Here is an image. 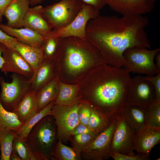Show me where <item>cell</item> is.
<instances>
[{
	"mask_svg": "<svg viewBox=\"0 0 160 160\" xmlns=\"http://www.w3.org/2000/svg\"><path fill=\"white\" fill-rule=\"evenodd\" d=\"M155 59L156 63H155L156 67L158 71L160 72V53L158 52L156 55Z\"/></svg>",
	"mask_w": 160,
	"mask_h": 160,
	"instance_id": "b9f144b4",
	"label": "cell"
},
{
	"mask_svg": "<svg viewBox=\"0 0 160 160\" xmlns=\"http://www.w3.org/2000/svg\"><path fill=\"white\" fill-rule=\"evenodd\" d=\"M57 127L52 115L40 120L32 129L26 141L33 152L40 153L47 159L52 160L53 148L56 142Z\"/></svg>",
	"mask_w": 160,
	"mask_h": 160,
	"instance_id": "3957f363",
	"label": "cell"
},
{
	"mask_svg": "<svg viewBox=\"0 0 160 160\" xmlns=\"http://www.w3.org/2000/svg\"><path fill=\"white\" fill-rule=\"evenodd\" d=\"M4 63L1 71L7 74L12 72L17 73L30 79L34 70L29 64L16 50L6 48L2 53Z\"/></svg>",
	"mask_w": 160,
	"mask_h": 160,
	"instance_id": "4fadbf2b",
	"label": "cell"
},
{
	"mask_svg": "<svg viewBox=\"0 0 160 160\" xmlns=\"http://www.w3.org/2000/svg\"><path fill=\"white\" fill-rule=\"evenodd\" d=\"M55 101L49 103L42 110L23 124L19 129L15 132L16 136L26 141L27 138L33 127L42 119L47 116L51 115V109Z\"/></svg>",
	"mask_w": 160,
	"mask_h": 160,
	"instance_id": "603a6c76",
	"label": "cell"
},
{
	"mask_svg": "<svg viewBox=\"0 0 160 160\" xmlns=\"http://www.w3.org/2000/svg\"><path fill=\"white\" fill-rule=\"evenodd\" d=\"M12 152L18 155L22 160H30L33 153L26 141L21 139L16 135L13 141Z\"/></svg>",
	"mask_w": 160,
	"mask_h": 160,
	"instance_id": "f546056e",
	"label": "cell"
},
{
	"mask_svg": "<svg viewBox=\"0 0 160 160\" xmlns=\"http://www.w3.org/2000/svg\"><path fill=\"white\" fill-rule=\"evenodd\" d=\"M57 79L55 78L41 87L36 93L39 111L55 101L58 93Z\"/></svg>",
	"mask_w": 160,
	"mask_h": 160,
	"instance_id": "44dd1931",
	"label": "cell"
},
{
	"mask_svg": "<svg viewBox=\"0 0 160 160\" xmlns=\"http://www.w3.org/2000/svg\"><path fill=\"white\" fill-rule=\"evenodd\" d=\"M51 61L44 60L40 66L34 71L29 80L30 90L36 92L53 79V66Z\"/></svg>",
	"mask_w": 160,
	"mask_h": 160,
	"instance_id": "ffe728a7",
	"label": "cell"
},
{
	"mask_svg": "<svg viewBox=\"0 0 160 160\" xmlns=\"http://www.w3.org/2000/svg\"><path fill=\"white\" fill-rule=\"evenodd\" d=\"M117 120L112 122L94 139L88 148L81 154L87 160H105L110 158L111 144Z\"/></svg>",
	"mask_w": 160,
	"mask_h": 160,
	"instance_id": "30bf717a",
	"label": "cell"
},
{
	"mask_svg": "<svg viewBox=\"0 0 160 160\" xmlns=\"http://www.w3.org/2000/svg\"><path fill=\"white\" fill-rule=\"evenodd\" d=\"M60 38L44 37L41 47L44 60L51 61L56 56L59 47Z\"/></svg>",
	"mask_w": 160,
	"mask_h": 160,
	"instance_id": "83f0119b",
	"label": "cell"
},
{
	"mask_svg": "<svg viewBox=\"0 0 160 160\" xmlns=\"http://www.w3.org/2000/svg\"><path fill=\"white\" fill-rule=\"evenodd\" d=\"M135 132L127 124L122 116L117 120L113 133L111 151L133 156V140Z\"/></svg>",
	"mask_w": 160,
	"mask_h": 160,
	"instance_id": "8fae6325",
	"label": "cell"
},
{
	"mask_svg": "<svg viewBox=\"0 0 160 160\" xmlns=\"http://www.w3.org/2000/svg\"><path fill=\"white\" fill-rule=\"evenodd\" d=\"M85 4L90 5L100 10L106 5L105 0H81Z\"/></svg>",
	"mask_w": 160,
	"mask_h": 160,
	"instance_id": "74e56055",
	"label": "cell"
},
{
	"mask_svg": "<svg viewBox=\"0 0 160 160\" xmlns=\"http://www.w3.org/2000/svg\"><path fill=\"white\" fill-rule=\"evenodd\" d=\"M43 7L41 5L30 7L24 17L23 27L29 28L44 37L52 29L42 15Z\"/></svg>",
	"mask_w": 160,
	"mask_h": 160,
	"instance_id": "9a60e30c",
	"label": "cell"
},
{
	"mask_svg": "<svg viewBox=\"0 0 160 160\" xmlns=\"http://www.w3.org/2000/svg\"><path fill=\"white\" fill-rule=\"evenodd\" d=\"M16 136L11 130L0 131V145L1 160H9L12 151L14 139Z\"/></svg>",
	"mask_w": 160,
	"mask_h": 160,
	"instance_id": "4316f807",
	"label": "cell"
},
{
	"mask_svg": "<svg viewBox=\"0 0 160 160\" xmlns=\"http://www.w3.org/2000/svg\"><path fill=\"white\" fill-rule=\"evenodd\" d=\"M148 111L136 106H126L122 116L130 128L135 132L147 125Z\"/></svg>",
	"mask_w": 160,
	"mask_h": 160,
	"instance_id": "d6986e66",
	"label": "cell"
},
{
	"mask_svg": "<svg viewBox=\"0 0 160 160\" xmlns=\"http://www.w3.org/2000/svg\"><path fill=\"white\" fill-rule=\"evenodd\" d=\"M148 18L141 15L102 16L90 20L86 38L100 51L110 65L124 67L123 53L133 47L151 49L145 28Z\"/></svg>",
	"mask_w": 160,
	"mask_h": 160,
	"instance_id": "6da1fadb",
	"label": "cell"
},
{
	"mask_svg": "<svg viewBox=\"0 0 160 160\" xmlns=\"http://www.w3.org/2000/svg\"><path fill=\"white\" fill-rule=\"evenodd\" d=\"M160 51L157 48L154 49L145 48L133 47L126 49L123 53L125 62L124 68L139 74L153 76L160 72L154 63L156 54Z\"/></svg>",
	"mask_w": 160,
	"mask_h": 160,
	"instance_id": "5b68a950",
	"label": "cell"
},
{
	"mask_svg": "<svg viewBox=\"0 0 160 160\" xmlns=\"http://www.w3.org/2000/svg\"><path fill=\"white\" fill-rule=\"evenodd\" d=\"M156 102L153 87L143 76L131 78L127 95L126 106H136L148 110Z\"/></svg>",
	"mask_w": 160,
	"mask_h": 160,
	"instance_id": "9c48e42d",
	"label": "cell"
},
{
	"mask_svg": "<svg viewBox=\"0 0 160 160\" xmlns=\"http://www.w3.org/2000/svg\"><path fill=\"white\" fill-rule=\"evenodd\" d=\"M81 105L78 103L67 106L53 105L51 115L57 127V140H69L72 132L80 123L78 112Z\"/></svg>",
	"mask_w": 160,
	"mask_h": 160,
	"instance_id": "8992f818",
	"label": "cell"
},
{
	"mask_svg": "<svg viewBox=\"0 0 160 160\" xmlns=\"http://www.w3.org/2000/svg\"><path fill=\"white\" fill-rule=\"evenodd\" d=\"M30 5L32 7L36 5L41 3L43 0H29Z\"/></svg>",
	"mask_w": 160,
	"mask_h": 160,
	"instance_id": "ee69618b",
	"label": "cell"
},
{
	"mask_svg": "<svg viewBox=\"0 0 160 160\" xmlns=\"http://www.w3.org/2000/svg\"><path fill=\"white\" fill-rule=\"evenodd\" d=\"M30 160H47L41 154L36 152H33Z\"/></svg>",
	"mask_w": 160,
	"mask_h": 160,
	"instance_id": "ab89813d",
	"label": "cell"
},
{
	"mask_svg": "<svg viewBox=\"0 0 160 160\" xmlns=\"http://www.w3.org/2000/svg\"><path fill=\"white\" fill-rule=\"evenodd\" d=\"M100 133L92 129L87 126L79 123L72 133L71 135L79 134H86L96 137Z\"/></svg>",
	"mask_w": 160,
	"mask_h": 160,
	"instance_id": "8d00e7d4",
	"label": "cell"
},
{
	"mask_svg": "<svg viewBox=\"0 0 160 160\" xmlns=\"http://www.w3.org/2000/svg\"><path fill=\"white\" fill-rule=\"evenodd\" d=\"M29 0H14L6 8L4 13L7 25L12 28L23 27L25 15L30 8Z\"/></svg>",
	"mask_w": 160,
	"mask_h": 160,
	"instance_id": "2e32d148",
	"label": "cell"
},
{
	"mask_svg": "<svg viewBox=\"0 0 160 160\" xmlns=\"http://www.w3.org/2000/svg\"><path fill=\"white\" fill-rule=\"evenodd\" d=\"M160 142V128L146 125L135 132L134 150L137 154L149 156L152 148Z\"/></svg>",
	"mask_w": 160,
	"mask_h": 160,
	"instance_id": "5bb4252c",
	"label": "cell"
},
{
	"mask_svg": "<svg viewBox=\"0 0 160 160\" xmlns=\"http://www.w3.org/2000/svg\"><path fill=\"white\" fill-rule=\"evenodd\" d=\"M158 0H105L113 11L122 16L143 15L152 12Z\"/></svg>",
	"mask_w": 160,
	"mask_h": 160,
	"instance_id": "7c38bea8",
	"label": "cell"
},
{
	"mask_svg": "<svg viewBox=\"0 0 160 160\" xmlns=\"http://www.w3.org/2000/svg\"><path fill=\"white\" fill-rule=\"evenodd\" d=\"M23 124L16 115L7 110L0 101V131L11 130L15 132Z\"/></svg>",
	"mask_w": 160,
	"mask_h": 160,
	"instance_id": "d4e9b609",
	"label": "cell"
},
{
	"mask_svg": "<svg viewBox=\"0 0 160 160\" xmlns=\"http://www.w3.org/2000/svg\"><path fill=\"white\" fill-rule=\"evenodd\" d=\"M85 4L81 0H61L43 7L42 14L52 30L59 29L69 24Z\"/></svg>",
	"mask_w": 160,
	"mask_h": 160,
	"instance_id": "277c9868",
	"label": "cell"
},
{
	"mask_svg": "<svg viewBox=\"0 0 160 160\" xmlns=\"http://www.w3.org/2000/svg\"><path fill=\"white\" fill-rule=\"evenodd\" d=\"M78 89L75 85L67 84L60 82L59 93L54 104L70 105L77 103Z\"/></svg>",
	"mask_w": 160,
	"mask_h": 160,
	"instance_id": "cb8c5ba5",
	"label": "cell"
},
{
	"mask_svg": "<svg viewBox=\"0 0 160 160\" xmlns=\"http://www.w3.org/2000/svg\"><path fill=\"white\" fill-rule=\"evenodd\" d=\"M52 160H81V155L73 148L64 144L59 140L55 145L52 154Z\"/></svg>",
	"mask_w": 160,
	"mask_h": 160,
	"instance_id": "484cf974",
	"label": "cell"
},
{
	"mask_svg": "<svg viewBox=\"0 0 160 160\" xmlns=\"http://www.w3.org/2000/svg\"><path fill=\"white\" fill-rule=\"evenodd\" d=\"M95 138L88 134H79L71 135L69 140L72 147L81 154L88 148Z\"/></svg>",
	"mask_w": 160,
	"mask_h": 160,
	"instance_id": "f1b7e54d",
	"label": "cell"
},
{
	"mask_svg": "<svg viewBox=\"0 0 160 160\" xmlns=\"http://www.w3.org/2000/svg\"><path fill=\"white\" fill-rule=\"evenodd\" d=\"M100 15L99 10L85 4L74 19L66 27L52 30L46 36L64 38L75 37L86 38V29L88 22Z\"/></svg>",
	"mask_w": 160,
	"mask_h": 160,
	"instance_id": "ba28073f",
	"label": "cell"
},
{
	"mask_svg": "<svg viewBox=\"0 0 160 160\" xmlns=\"http://www.w3.org/2000/svg\"><path fill=\"white\" fill-rule=\"evenodd\" d=\"M11 111L23 124L39 111L36 92L30 90Z\"/></svg>",
	"mask_w": 160,
	"mask_h": 160,
	"instance_id": "ac0fdd59",
	"label": "cell"
},
{
	"mask_svg": "<svg viewBox=\"0 0 160 160\" xmlns=\"http://www.w3.org/2000/svg\"><path fill=\"white\" fill-rule=\"evenodd\" d=\"M0 28L19 41L34 47L41 48L44 40L43 36L28 28H12L1 23Z\"/></svg>",
	"mask_w": 160,
	"mask_h": 160,
	"instance_id": "e0dca14e",
	"label": "cell"
},
{
	"mask_svg": "<svg viewBox=\"0 0 160 160\" xmlns=\"http://www.w3.org/2000/svg\"><path fill=\"white\" fill-rule=\"evenodd\" d=\"M143 77L152 84L154 90L156 102L160 103V73L155 75Z\"/></svg>",
	"mask_w": 160,
	"mask_h": 160,
	"instance_id": "836d02e7",
	"label": "cell"
},
{
	"mask_svg": "<svg viewBox=\"0 0 160 160\" xmlns=\"http://www.w3.org/2000/svg\"><path fill=\"white\" fill-rule=\"evenodd\" d=\"M147 110V125L160 128V103L156 102Z\"/></svg>",
	"mask_w": 160,
	"mask_h": 160,
	"instance_id": "1f68e13d",
	"label": "cell"
},
{
	"mask_svg": "<svg viewBox=\"0 0 160 160\" xmlns=\"http://www.w3.org/2000/svg\"><path fill=\"white\" fill-rule=\"evenodd\" d=\"M110 124L104 121L96 111L90 108V114L87 125L89 128L100 133Z\"/></svg>",
	"mask_w": 160,
	"mask_h": 160,
	"instance_id": "4dcf8cb0",
	"label": "cell"
},
{
	"mask_svg": "<svg viewBox=\"0 0 160 160\" xmlns=\"http://www.w3.org/2000/svg\"><path fill=\"white\" fill-rule=\"evenodd\" d=\"M109 156L115 160H148L149 156L137 154L133 156L122 154L117 152L111 151Z\"/></svg>",
	"mask_w": 160,
	"mask_h": 160,
	"instance_id": "d6a6232c",
	"label": "cell"
},
{
	"mask_svg": "<svg viewBox=\"0 0 160 160\" xmlns=\"http://www.w3.org/2000/svg\"><path fill=\"white\" fill-rule=\"evenodd\" d=\"M10 160H22L21 159L17 154L12 152L11 154Z\"/></svg>",
	"mask_w": 160,
	"mask_h": 160,
	"instance_id": "7bdbcfd3",
	"label": "cell"
},
{
	"mask_svg": "<svg viewBox=\"0 0 160 160\" xmlns=\"http://www.w3.org/2000/svg\"><path fill=\"white\" fill-rule=\"evenodd\" d=\"M90 114V108L87 105L81 103L78 112L79 123L87 126Z\"/></svg>",
	"mask_w": 160,
	"mask_h": 160,
	"instance_id": "d590c367",
	"label": "cell"
},
{
	"mask_svg": "<svg viewBox=\"0 0 160 160\" xmlns=\"http://www.w3.org/2000/svg\"><path fill=\"white\" fill-rule=\"evenodd\" d=\"M15 49L21 55L34 71L44 60L42 51L40 48L34 47L18 41Z\"/></svg>",
	"mask_w": 160,
	"mask_h": 160,
	"instance_id": "7402d4cb",
	"label": "cell"
},
{
	"mask_svg": "<svg viewBox=\"0 0 160 160\" xmlns=\"http://www.w3.org/2000/svg\"><path fill=\"white\" fill-rule=\"evenodd\" d=\"M14 0H0V23H1L4 10Z\"/></svg>",
	"mask_w": 160,
	"mask_h": 160,
	"instance_id": "f35d334b",
	"label": "cell"
},
{
	"mask_svg": "<svg viewBox=\"0 0 160 160\" xmlns=\"http://www.w3.org/2000/svg\"><path fill=\"white\" fill-rule=\"evenodd\" d=\"M103 76L93 89L89 106L109 124L122 116L126 106L130 72L123 67H103Z\"/></svg>",
	"mask_w": 160,
	"mask_h": 160,
	"instance_id": "7a4b0ae2",
	"label": "cell"
},
{
	"mask_svg": "<svg viewBox=\"0 0 160 160\" xmlns=\"http://www.w3.org/2000/svg\"><path fill=\"white\" fill-rule=\"evenodd\" d=\"M0 160H1V154H0Z\"/></svg>",
	"mask_w": 160,
	"mask_h": 160,
	"instance_id": "f6af8a7d",
	"label": "cell"
},
{
	"mask_svg": "<svg viewBox=\"0 0 160 160\" xmlns=\"http://www.w3.org/2000/svg\"><path fill=\"white\" fill-rule=\"evenodd\" d=\"M18 41L17 39L9 36L0 28V43L7 48L15 49Z\"/></svg>",
	"mask_w": 160,
	"mask_h": 160,
	"instance_id": "e575fe53",
	"label": "cell"
},
{
	"mask_svg": "<svg viewBox=\"0 0 160 160\" xmlns=\"http://www.w3.org/2000/svg\"><path fill=\"white\" fill-rule=\"evenodd\" d=\"M11 78L12 81L8 83L3 77H0V101L4 107L9 111H12L30 90L29 79L27 78L14 73Z\"/></svg>",
	"mask_w": 160,
	"mask_h": 160,
	"instance_id": "52a82bcc",
	"label": "cell"
},
{
	"mask_svg": "<svg viewBox=\"0 0 160 160\" xmlns=\"http://www.w3.org/2000/svg\"><path fill=\"white\" fill-rule=\"evenodd\" d=\"M6 47L3 44L0 43V69L2 67L4 61L2 57V53Z\"/></svg>",
	"mask_w": 160,
	"mask_h": 160,
	"instance_id": "60d3db41",
	"label": "cell"
}]
</instances>
